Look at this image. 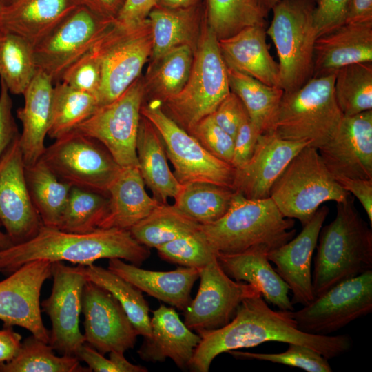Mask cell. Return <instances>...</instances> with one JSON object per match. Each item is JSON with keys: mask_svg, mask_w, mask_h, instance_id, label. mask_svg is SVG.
Here are the masks:
<instances>
[{"mask_svg": "<svg viewBox=\"0 0 372 372\" xmlns=\"http://www.w3.org/2000/svg\"><path fill=\"white\" fill-rule=\"evenodd\" d=\"M291 311L270 309L261 294L245 298L225 326L198 333L201 339L189 369L208 372L216 356L232 350L250 348L267 342L295 343L316 351L327 359L346 353L351 347L348 335H316L301 331Z\"/></svg>", "mask_w": 372, "mask_h": 372, "instance_id": "1", "label": "cell"}, {"mask_svg": "<svg viewBox=\"0 0 372 372\" xmlns=\"http://www.w3.org/2000/svg\"><path fill=\"white\" fill-rule=\"evenodd\" d=\"M149 256V248L136 240L129 230L98 228L75 233L43 225L32 239L0 251V273L10 274L36 260L88 266L100 259L119 258L140 267Z\"/></svg>", "mask_w": 372, "mask_h": 372, "instance_id": "2", "label": "cell"}, {"mask_svg": "<svg viewBox=\"0 0 372 372\" xmlns=\"http://www.w3.org/2000/svg\"><path fill=\"white\" fill-rule=\"evenodd\" d=\"M335 218L322 226L312 278L314 298L335 285L372 269V231L351 195L337 203Z\"/></svg>", "mask_w": 372, "mask_h": 372, "instance_id": "3", "label": "cell"}, {"mask_svg": "<svg viewBox=\"0 0 372 372\" xmlns=\"http://www.w3.org/2000/svg\"><path fill=\"white\" fill-rule=\"evenodd\" d=\"M294 224L271 197L251 199L235 192L225 214L214 223L200 225V229L216 252L259 250L267 254L294 237Z\"/></svg>", "mask_w": 372, "mask_h": 372, "instance_id": "4", "label": "cell"}, {"mask_svg": "<svg viewBox=\"0 0 372 372\" xmlns=\"http://www.w3.org/2000/svg\"><path fill=\"white\" fill-rule=\"evenodd\" d=\"M335 72L312 77L298 90L284 92L267 133L307 142L317 149L327 143L344 116L334 95Z\"/></svg>", "mask_w": 372, "mask_h": 372, "instance_id": "5", "label": "cell"}, {"mask_svg": "<svg viewBox=\"0 0 372 372\" xmlns=\"http://www.w3.org/2000/svg\"><path fill=\"white\" fill-rule=\"evenodd\" d=\"M203 25L186 84L162 103L166 114L185 131L211 114L231 92L218 39L207 25L205 15Z\"/></svg>", "mask_w": 372, "mask_h": 372, "instance_id": "6", "label": "cell"}, {"mask_svg": "<svg viewBox=\"0 0 372 372\" xmlns=\"http://www.w3.org/2000/svg\"><path fill=\"white\" fill-rule=\"evenodd\" d=\"M313 0H280L272 8L266 33L278 56L279 86L285 92L298 90L313 75L317 32Z\"/></svg>", "mask_w": 372, "mask_h": 372, "instance_id": "7", "label": "cell"}, {"mask_svg": "<svg viewBox=\"0 0 372 372\" xmlns=\"http://www.w3.org/2000/svg\"><path fill=\"white\" fill-rule=\"evenodd\" d=\"M343 189L324 165L318 150L307 145L290 161L276 180L270 197L281 214L305 225L321 204L343 202Z\"/></svg>", "mask_w": 372, "mask_h": 372, "instance_id": "8", "label": "cell"}, {"mask_svg": "<svg viewBox=\"0 0 372 372\" xmlns=\"http://www.w3.org/2000/svg\"><path fill=\"white\" fill-rule=\"evenodd\" d=\"M152 46L148 18L134 24L113 21L92 48L101 71L99 107L117 99L139 77Z\"/></svg>", "mask_w": 372, "mask_h": 372, "instance_id": "9", "label": "cell"}, {"mask_svg": "<svg viewBox=\"0 0 372 372\" xmlns=\"http://www.w3.org/2000/svg\"><path fill=\"white\" fill-rule=\"evenodd\" d=\"M141 114L161 135L177 180L184 185L206 182L232 189L235 168L208 152L198 141L168 116L162 102L152 99L142 105Z\"/></svg>", "mask_w": 372, "mask_h": 372, "instance_id": "10", "label": "cell"}, {"mask_svg": "<svg viewBox=\"0 0 372 372\" xmlns=\"http://www.w3.org/2000/svg\"><path fill=\"white\" fill-rule=\"evenodd\" d=\"M41 158L63 182L107 195L122 169L102 143L76 130L55 139Z\"/></svg>", "mask_w": 372, "mask_h": 372, "instance_id": "11", "label": "cell"}, {"mask_svg": "<svg viewBox=\"0 0 372 372\" xmlns=\"http://www.w3.org/2000/svg\"><path fill=\"white\" fill-rule=\"evenodd\" d=\"M145 95L139 77L113 101L99 106L75 130L102 143L122 167H138L136 149L141 108Z\"/></svg>", "mask_w": 372, "mask_h": 372, "instance_id": "12", "label": "cell"}, {"mask_svg": "<svg viewBox=\"0 0 372 372\" xmlns=\"http://www.w3.org/2000/svg\"><path fill=\"white\" fill-rule=\"evenodd\" d=\"M372 311V269L344 280L296 311L301 331L328 335Z\"/></svg>", "mask_w": 372, "mask_h": 372, "instance_id": "13", "label": "cell"}, {"mask_svg": "<svg viewBox=\"0 0 372 372\" xmlns=\"http://www.w3.org/2000/svg\"><path fill=\"white\" fill-rule=\"evenodd\" d=\"M114 21L77 6L33 46L37 69L59 82L65 70L93 48Z\"/></svg>", "mask_w": 372, "mask_h": 372, "instance_id": "14", "label": "cell"}, {"mask_svg": "<svg viewBox=\"0 0 372 372\" xmlns=\"http://www.w3.org/2000/svg\"><path fill=\"white\" fill-rule=\"evenodd\" d=\"M198 271V291L183 311L184 323L197 333L225 326L243 300L261 294L251 284L228 276L217 258Z\"/></svg>", "mask_w": 372, "mask_h": 372, "instance_id": "15", "label": "cell"}, {"mask_svg": "<svg viewBox=\"0 0 372 372\" xmlns=\"http://www.w3.org/2000/svg\"><path fill=\"white\" fill-rule=\"evenodd\" d=\"M51 276V293L41 303L52 324L48 344L61 355L75 356L85 342L79 329L83 289L87 282L83 265L70 267L61 261L53 262Z\"/></svg>", "mask_w": 372, "mask_h": 372, "instance_id": "16", "label": "cell"}, {"mask_svg": "<svg viewBox=\"0 0 372 372\" xmlns=\"http://www.w3.org/2000/svg\"><path fill=\"white\" fill-rule=\"evenodd\" d=\"M52 263L48 260L31 261L0 281V320L4 327H21L46 343L50 331L42 320L40 293L44 282L51 277Z\"/></svg>", "mask_w": 372, "mask_h": 372, "instance_id": "17", "label": "cell"}, {"mask_svg": "<svg viewBox=\"0 0 372 372\" xmlns=\"http://www.w3.org/2000/svg\"><path fill=\"white\" fill-rule=\"evenodd\" d=\"M0 223L13 245L32 239L43 225L28 191L19 136L0 159Z\"/></svg>", "mask_w": 372, "mask_h": 372, "instance_id": "18", "label": "cell"}, {"mask_svg": "<svg viewBox=\"0 0 372 372\" xmlns=\"http://www.w3.org/2000/svg\"><path fill=\"white\" fill-rule=\"evenodd\" d=\"M85 342L103 355L134 348L138 335L118 300L107 289L88 281L82 294Z\"/></svg>", "mask_w": 372, "mask_h": 372, "instance_id": "19", "label": "cell"}, {"mask_svg": "<svg viewBox=\"0 0 372 372\" xmlns=\"http://www.w3.org/2000/svg\"><path fill=\"white\" fill-rule=\"evenodd\" d=\"M318 150L334 177L372 180V110L344 116L333 136Z\"/></svg>", "mask_w": 372, "mask_h": 372, "instance_id": "20", "label": "cell"}, {"mask_svg": "<svg viewBox=\"0 0 372 372\" xmlns=\"http://www.w3.org/2000/svg\"><path fill=\"white\" fill-rule=\"evenodd\" d=\"M309 144L285 140L271 133L261 134L252 156L235 169L232 189L251 199L270 197L271 189L290 161Z\"/></svg>", "mask_w": 372, "mask_h": 372, "instance_id": "21", "label": "cell"}, {"mask_svg": "<svg viewBox=\"0 0 372 372\" xmlns=\"http://www.w3.org/2000/svg\"><path fill=\"white\" fill-rule=\"evenodd\" d=\"M328 214L327 207H320L297 236L267 254L268 260L276 265V271L292 291L293 304L307 305L315 298L311 260Z\"/></svg>", "mask_w": 372, "mask_h": 372, "instance_id": "22", "label": "cell"}, {"mask_svg": "<svg viewBox=\"0 0 372 372\" xmlns=\"http://www.w3.org/2000/svg\"><path fill=\"white\" fill-rule=\"evenodd\" d=\"M151 334L138 350L141 359L164 362L170 358L180 369H189L200 336L188 328L172 307L161 304L153 311Z\"/></svg>", "mask_w": 372, "mask_h": 372, "instance_id": "23", "label": "cell"}, {"mask_svg": "<svg viewBox=\"0 0 372 372\" xmlns=\"http://www.w3.org/2000/svg\"><path fill=\"white\" fill-rule=\"evenodd\" d=\"M362 62H372V21L344 23L317 37L312 77Z\"/></svg>", "mask_w": 372, "mask_h": 372, "instance_id": "24", "label": "cell"}, {"mask_svg": "<svg viewBox=\"0 0 372 372\" xmlns=\"http://www.w3.org/2000/svg\"><path fill=\"white\" fill-rule=\"evenodd\" d=\"M53 83L50 76L38 70L22 94L24 105L17 110L22 124L19 144L25 166L36 163L45 150V138L52 118Z\"/></svg>", "mask_w": 372, "mask_h": 372, "instance_id": "25", "label": "cell"}, {"mask_svg": "<svg viewBox=\"0 0 372 372\" xmlns=\"http://www.w3.org/2000/svg\"><path fill=\"white\" fill-rule=\"evenodd\" d=\"M266 35L265 25L248 26L218 39L219 50L227 68L280 87L279 65L269 51Z\"/></svg>", "mask_w": 372, "mask_h": 372, "instance_id": "26", "label": "cell"}, {"mask_svg": "<svg viewBox=\"0 0 372 372\" xmlns=\"http://www.w3.org/2000/svg\"><path fill=\"white\" fill-rule=\"evenodd\" d=\"M107 269L142 292L181 311L191 302L192 289L199 278L198 269L195 268L179 267L168 271H152L119 258L109 259Z\"/></svg>", "mask_w": 372, "mask_h": 372, "instance_id": "27", "label": "cell"}, {"mask_svg": "<svg viewBox=\"0 0 372 372\" xmlns=\"http://www.w3.org/2000/svg\"><path fill=\"white\" fill-rule=\"evenodd\" d=\"M218 264L231 278L251 284L257 288L266 301L280 310L293 311L289 287L276 271L267 254L259 250L238 253L217 252Z\"/></svg>", "mask_w": 372, "mask_h": 372, "instance_id": "28", "label": "cell"}, {"mask_svg": "<svg viewBox=\"0 0 372 372\" xmlns=\"http://www.w3.org/2000/svg\"><path fill=\"white\" fill-rule=\"evenodd\" d=\"M138 167L122 168L108 189L109 206L99 228L129 230L159 204L145 191Z\"/></svg>", "mask_w": 372, "mask_h": 372, "instance_id": "29", "label": "cell"}, {"mask_svg": "<svg viewBox=\"0 0 372 372\" xmlns=\"http://www.w3.org/2000/svg\"><path fill=\"white\" fill-rule=\"evenodd\" d=\"M77 6L75 0H23L7 4L0 28L21 36L34 46Z\"/></svg>", "mask_w": 372, "mask_h": 372, "instance_id": "30", "label": "cell"}, {"mask_svg": "<svg viewBox=\"0 0 372 372\" xmlns=\"http://www.w3.org/2000/svg\"><path fill=\"white\" fill-rule=\"evenodd\" d=\"M138 169L153 198L161 204L175 198L182 185L167 163L163 139L153 124L141 115L136 143Z\"/></svg>", "mask_w": 372, "mask_h": 372, "instance_id": "31", "label": "cell"}, {"mask_svg": "<svg viewBox=\"0 0 372 372\" xmlns=\"http://www.w3.org/2000/svg\"><path fill=\"white\" fill-rule=\"evenodd\" d=\"M153 46L150 58L153 63L171 50L189 45L196 50L199 30L205 19V6L198 3L180 8L154 6L149 13Z\"/></svg>", "mask_w": 372, "mask_h": 372, "instance_id": "32", "label": "cell"}, {"mask_svg": "<svg viewBox=\"0 0 372 372\" xmlns=\"http://www.w3.org/2000/svg\"><path fill=\"white\" fill-rule=\"evenodd\" d=\"M32 203L44 226L59 228L72 186L60 180L41 158L25 166Z\"/></svg>", "mask_w": 372, "mask_h": 372, "instance_id": "33", "label": "cell"}, {"mask_svg": "<svg viewBox=\"0 0 372 372\" xmlns=\"http://www.w3.org/2000/svg\"><path fill=\"white\" fill-rule=\"evenodd\" d=\"M227 75L231 92L241 100L251 121L262 134L269 132L284 90L230 68Z\"/></svg>", "mask_w": 372, "mask_h": 372, "instance_id": "34", "label": "cell"}, {"mask_svg": "<svg viewBox=\"0 0 372 372\" xmlns=\"http://www.w3.org/2000/svg\"><path fill=\"white\" fill-rule=\"evenodd\" d=\"M200 225L174 204L166 203L159 204L129 231L140 244L156 249L196 231Z\"/></svg>", "mask_w": 372, "mask_h": 372, "instance_id": "35", "label": "cell"}, {"mask_svg": "<svg viewBox=\"0 0 372 372\" xmlns=\"http://www.w3.org/2000/svg\"><path fill=\"white\" fill-rule=\"evenodd\" d=\"M234 194L230 187L206 182H192L182 185L174 205L200 225H207L225 214Z\"/></svg>", "mask_w": 372, "mask_h": 372, "instance_id": "36", "label": "cell"}, {"mask_svg": "<svg viewBox=\"0 0 372 372\" xmlns=\"http://www.w3.org/2000/svg\"><path fill=\"white\" fill-rule=\"evenodd\" d=\"M195 49L189 45L178 46L151 63L144 81L149 91L162 103L178 94L186 84L192 68Z\"/></svg>", "mask_w": 372, "mask_h": 372, "instance_id": "37", "label": "cell"}, {"mask_svg": "<svg viewBox=\"0 0 372 372\" xmlns=\"http://www.w3.org/2000/svg\"><path fill=\"white\" fill-rule=\"evenodd\" d=\"M37 70L33 45L21 36L0 28V81L9 92L23 94Z\"/></svg>", "mask_w": 372, "mask_h": 372, "instance_id": "38", "label": "cell"}, {"mask_svg": "<svg viewBox=\"0 0 372 372\" xmlns=\"http://www.w3.org/2000/svg\"><path fill=\"white\" fill-rule=\"evenodd\" d=\"M83 271L87 280L105 288L118 300L138 335H150L149 307L140 289L110 269L93 264L83 266Z\"/></svg>", "mask_w": 372, "mask_h": 372, "instance_id": "39", "label": "cell"}, {"mask_svg": "<svg viewBox=\"0 0 372 372\" xmlns=\"http://www.w3.org/2000/svg\"><path fill=\"white\" fill-rule=\"evenodd\" d=\"M99 107L94 94L59 81L53 88L52 112L48 136L54 140L75 130Z\"/></svg>", "mask_w": 372, "mask_h": 372, "instance_id": "40", "label": "cell"}, {"mask_svg": "<svg viewBox=\"0 0 372 372\" xmlns=\"http://www.w3.org/2000/svg\"><path fill=\"white\" fill-rule=\"evenodd\" d=\"M75 356H57L52 347L33 335L23 342L17 355L0 364V372H90Z\"/></svg>", "mask_w": 372, "mask_h": 372, "instance_id": "41", "label": "cell"}, {"mask_svg": "<svg viewBox=\"0 0 372 372\" xmlns=\"http://www.w3.org/2000/svg\"><path fill=\"white\" fill-rule=\"evenodd\" d=\"M334 95L344 116L372 110V62L344 66L335 72Z\"/></svg>", "mask_w": 372, "mask_h": 372, "instance_id": "42", "label": "cell"}, {"mask_svg": "<svg viewBox=\"0 0 372 372\" xmlns=\"http://www.w3.org/2000/svg\"><path fill=\"white\" fill-rule=\"evenodd\" d=\"M205 14L207 25L218 39L235 34L251 25H265L266 17L252 0H205Z\"/></svg>", "mask_w": 372, "mask_h": 372, "instance_id": "43", "label": "cell"}, {"mask_svg": "<svg viewBox=\"0 0 372 372\" xmlns=\"http://www.w3.org/2000/svg\"><path fill=\"white\" fill-rule=\"evenodd\" d=\"M108 206V195L72 187L58 229L75 233L92 231L99 227Z\"/></svg>", "mask_w": 372, "mask_h": 372, "instance_id": "44", "label": "cell"}, {"mask_svg": "<svg viewBox=\"0 0 372 372\" xmlns=\"http://www.w3.org/2000/svg\"><path fill=\"white\" fill-rule=\"evenodd\" d=\"M159 257L181 267L200 269L216 259V251L200 229L156 248Z\"/></svg>", "mask_w": 372, "mask_h": 372, "instance_id": "45", "label": "cell"}, {"mask_svg": "<svg viewBox=\"0 0 372 372\" xmlns=\"http://www.w3.org/2000/svg\"><path fill=\"white\" fill-rule=\"evenodd\" d=\"M236 359L257 360L300 368L307 372H331L328 359L304 345L289 343L282 353H250L232 350L229 352Z\"/></svg>", "mask_w": 372, "mask_h": 372, "instance_id": "46", "label": "cell"}, {"mask_svg": "<svg viewBox=\"0 0 372 372\" xmlns=\"http://www.w3.org/2000/svg\"><path fill=\"white\" fill-rule=\"evenodd\" d=\"M187 132L211 154L231 163L234 139L214 121L211 114L199 121Z\"/></svg>", "mask_w": 372, "mask_h": 372, "instance_id": "47", "label": "cell"}, {"mask_svg": "<svg viewBox=\"0 0 372 372\" xmlns=\"http://www.w3.org/2000/svg\"><path fill=\"white\" fill-rule=\"evenodd\" d=\"M101 80L100 63L92 48L65 70L60 81L97 98Z\"/></svg>", "mask_w": 372, "mask_h": 372, "instance_id": "48", "label": "cell"}, {"mask_svg": "<svg viewBox=\"0 0 372 372\" xmlns=\"http://www.w3.org/2000/svg\"><path fill=\"white\" fill-rule=\"evenodd\" d=\"M110 358L104 357L86 342L77 350L76 357L85 362L89 369L95 372H147V369L130 363L126 360L123 353L112 351Z\"/></svg>", "mask_w": 372, "mask_h": 372, "instance_id": "49", "label": "cell"}, {"mask_svg": "<svg viewBox=\"0 0 372 372\" xmlns=\"http://www.w3.org/2000/svg\"><path fill=\"white\" fill-rule=\"evenodd\" d=\"M211 116L234 139L240 125L249 118L244 104L232 92L223 100Z\"/></svg>", "mask_w": 372, "mask_h": 372, "instance_id": "50", "label": "cell"}, {"mask_svg": "<svg viewBox=\"0 0 372 372\" xmlns=\"http://www.w3.org/2000/svg\"><path fill=\"white\" fill-rule=\"evenodd\" d=\"M349 0H318L313 13L317 37L344 23Z\"/></svg>", "mask_w": 372, "mask_h": 372, "instance_id": "51", "label": "cell"}, {"mask_svg": "<svg viewBox=\"0 0 372 372\" xmlns=\"http://www.w3.org/2000/svg\"><path fill=\"white\" fill-rule=\"evenodd\" d=\"M262 133L251 121L245 119L234 137V154L231 165L239 168L249 161L253 155L258 136Z\"/></svg>", "mask_w": 372, "mask_h": 372, "instance_id": "52", "label": "cell"}, {"mask_svg": "<svg viewBox=\"0 0 372 372\" xmlns=\"http://www.w3.org/2000/svg\"><path fill=\"white\" fill-rule=\"evenodd\" d=\"M4 83L0 81V159L19 136L12 114V100Z\"/></svg>", "mask_w": 372, "mask_h": 372, "instance_id": "53", "label": "cell"}, {"mask_svg": "<svg viewBox=\"0 0 372 372\" xmlns=\"http://www.w3.org/2000/svg\"><path fill=\"white\" fill-rule=\"evenodd\" d=\"M340 187L355 196L364 208L370 225H372V180L353 178L347 176L334 177Z\"/></svg>", "mask_w": 372, "mask_h": 372, "instance_id": "54", "label": "cell"}, {"mask_svg": "<svg viewBox=\"0 0 372 372\" xmlns=\"http://www.w3.org/2000/svg\"><path fill=\"white\" fill-rule=\"evenodd\" d=\"M155 0H126L116 21L124 24L138 23L147 19Z\"/></svg>", "mask_w": 372, "mask_h": 372, "instance_id": "55", "label": "cell"}, {"mask_svg": "<svg viewBox=\"0 0 372 372\" xmlns=\"http://www.w3.org/2000/svg\"><path fill=\"white\" fill-rule=\"evenodd\" d=\"M79 6H84L97 15L108 20H115L126 0H75Z\"/></svg>", "mask_w": 372, "mask_h": 372, "instance_id": "56", "label": "cell"}, {"mask_svg": "<svg viewBox=\"0 0 372 372\" xmlns=\"http://www.w3.org/2000/svg\"><path fill=\"white\" fill-rule=\"evenodd\" d=\"M21 336L14 331L12 327L0 329V364L12 360L19 352Z\"/></svg>", "mask_w": 372, "mask_h": 372, "instance_id": "57", "label": "cell"}, {"mask_svg": "<svg viewBox=\"0 0 372 372\" xmlns=\"http://www.w3.org/2000/svg\"><path fill=\"white\" fill-rule=\"evenodd\" d=\"M372 21V0H349L344 23Z\"/></svg>", "mask_w": 372, "mask_h": 372, "instance_id": "58", "label": "cell"}, {"mask_svg": "<svg viewBox=\"0 0 372 372\" xmlns=\"http://www.w3.org/2000/svg\"><path fill=\"white\" fill-rule=\"evenodd\" d=\"M199 2L200 0H155V6L167 8H180L194 6Z\"/></svg>", "mask_w": 372, "mask_h": 372, "instance_id": "59", "label": "cell"}, {"mask_svg": "<svg viewBox=\"0 0 372 372\" xmlns=\"http://www.w3.org/2000/svg\"><path fill=\"white\" fill-rule=\"evenodd\" d=\"M280 0H252L256 8L267 18L269 12L271 11L273 7ZM317 2L318 0H313Z\"/></svg>", "mask_w": 372, "mask_h": 372, "instance_id": "60", "label": "cell"}, {"mask_svg": "<svg viewBox=\"0 0 372 372\" xmlns=\"http://www.w3.org/2000/svg\"><path fill=\"white\" fill-rule=\"evenodd\" d=\"M1 226L0 223V251L6 249L13 245L9 236L1 229Z\"/></svg>", "mask_w": 372, "mask_h": 372, "instance_id": "61", "label": "cell"}, {"mask_svg": "<svg viewBox=\"0 0 372 372\" xmlns=\"http://www.w3.org/2000/svg\"><path fill=\"white\" fill-rule=\"evenodd\" d=\"M6 6V4H4V3L0 0V28H1V21L2 13H3V8H4V6Z\"/></svg>", "mask_w": 372, "mask_h": 372, "instance_id": "62", "label": "cell"}, {"mask_svg": "<svg viewBox=\"0 0 372 372\" xmlns=\"http://www.w3.org/2000/svg\"><path fill=\"white\" fill-rule=\"evenodd\" d=\"M21 1H23V0H8L7 4L15 3L20 2Z\"/></svg>", "mask_w": 372, "mask_h": 372, "instance_id": "63", "label": "cell"}, {"mask_svg": "<svg viewBox=\"0 0 372 372\" xmlns=\"http://www.w3.org/2000/svg\"><path fill=\"white\" fill-rule=\"evenodd\" d=\"M4 4H7L8 0H1Z\"/></svg>", "mask_w": 372, "mask_h": 372, "instance_id": "64", "label": "cell"}]
</instances>
